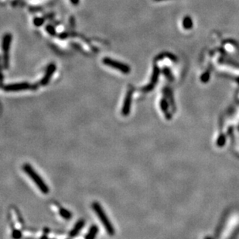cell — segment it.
I'll return each instance as SVG.
<instances>
[{
    "mask_svg": "<svg viewBox=\"0 0 239 239\" xmlns=\"http://www.w3.org/2000/svg\"><path fill=\"white\" fill-rule=\"evenodd\" d=\"M23 170L29 175V178L33 179L34 183L37 186L39 190H40L43 193L47 194V193H49V188H48L47 184L44 182V181L43 180L42 178L35 172L33 168L30 165H29V164H24L23 166Z\"/></svg>",
    "mask_w": 239,
    "mask_h": 239,
    "instance_id": "1",
    "label": "cell"
},
{
    "mask_svg": "<svg viewBox=\"0 0 239 239\" xmlns=\"http://www.w3.org/2000/svg\"><path fill=\"white\" fill-rule=\"evenodd\" d=\"M60 216H62L66 220H69L72 216V214H70V211L65 210V209H63V208H60Z\"/></svg>",
    "mask_w": 239,
    "mask_h": 239,
    "instance_id": "11",
    "label": "cell"
},
{
    "mask_svg": "<svg viewBox=\"0 0 239 239\" xmlns=\"http://www.w3.org/2000/svg\"><path fill=\"white\" fill-rule=\"evenodd\" d=\"M205 239H212V238H211V237H207Z\"/></svg>",
    "mask_w": 239,
    "mask_h": 239,
    "instance_id": "21",
    "label": "cell"
},
{
    "mask_svg": "<svg viewBox=\"0 0 239 239\" xmlns=\"http://www.w3.org/2000/svg\"><path fill=\"white\" fill-rule=\"evenodd\" d=\"M159 74V68H158L156 65H154V68H153V76H152V78H151V83L148 84V85H146L145 87H143V88H142V91H143V92H150L151 90H153V88H154V86H155V85H156V82H157V80H158Z\"/></svg>",
    "mask_w": 239,
    "mask_h": 239,
    "instance_id": "8",
    "label": "cell"
},
{
    "mask_svg": "<svg viewBox=\"0 0 239 239\" xmlns=\"http://www.w3.org/2000/svg\"><path fill=\"white\" fill-rule=\"evenodd\" d=\"M92 208L93 210H94V212L96 213V214L98 215V218L100 219L101 222L102 223L103 226L104 227L108 234L109 235H114V228H113L112 223L110 222V221H109L107 215L105 214L104 211L103 210L102 208H101L100 203H97V202H94V203H92Z\"/></svg>",
    "mask_w": 239,
    "mask_h": 239,
    "instance_id": "2",
    "label": "cell"
},
{
    "mask_svg": "<svg viewBox=\"0 0 239 239\" xmlns=\"http://www.w3.org/2000/svg\"><path fill=\"white\" fill-rule=\"evenodd\" d=\"M57 69V66H56L55 64L52 63V64L49 65L48 67H47V70H46L45 72V76L43 77V79L40 81L39 84L41 85H47V84L49 83L50 81H51V78H52V76L54 75V72Z\"/></svg>",
    "mask_w": 239,
    "mask_h": 239,
    "instance_id": "7",
    "label": "cell"
},
{
    "mask_svg": "<svg viewBox=\"0 0 239 239\" xmlns=\"http://www.w3.org/2000/svg\"><path fill=\"white\" fill-rule=\"evenodd\" d=\"M85 220H80V221L77 223L76 225H75L74 228L73 229H72V231H70V237H74V236H76L77 234L79 233V231L82 229V228H83L84 225H85Z\"/></svg>",
    "mask_w": 239,
    "mask_h": 239,
    "instance_id": "9",
    "label": "cell"
},
{
    "mask_svg": "<svg viewBox=\"0 0 239 239\" xmlns=\"http://www.w3.org/2000/svg\"><path fill=\"white\" fill-rule=\"evenodd\" d=\"M98 232V227H97L96 225H93V226L90 228L88 234L85 236V239H94L95 238V237H96Z\"/></svg>",
    "mask_w": 239,
    "mask_h": 239,
    "instance_id": "10",
    "label": "cell"
},
{
    "mask_svg": "<svg viewBox=\"0 0 239 239\" xmlns=\"http://www.w3.org/2000/svg\"><path fill=\"white\" fill-rule=\"evenodd\" d=\"M12 237L13 239H20L22 237V233L20 230H14L12 234Z\"/></svg>",
    "mask_w": 239,
    "mask_h": 239,
    "instance_id": "14",
    "label": "cell"
},
{
    "mask_svg": "<svg viewBox=\"0 0 239 239\" xmlns=\"http://www.w3.org/2000/svg\"><path fill=\"white\" fill-rule=\"evenodd\" d=\"M135 88L133 87H129L127 93L125 95V100H124L123 107L122 108V115L124 116H127L130 113L131 111V106H132V96H133V92Z\"/></svg>",
    "mask_w": 239,
    "mask_h": 239,
    "instance_id": "6",
    "label": "cell"
},
{
    "mask_svg": "<svg viewBox=\"0 0 239 239\" xmlns=\"http://www.w3.org/2000/svg\"><path fill=\"white\" fill-rule=\"evenodd\" d=\"M2 89L6 92H18V91L27 90V89H36L38 88L37 84H31L28 82H20V83H13L7 84V85L2 86Z\"/></svg>",
    "mask_w": 239,
    "mask_h": 239,
    "instance_id": "3",
    "label": "cell"
},
{
    "mask_svg": "<svg viewBox=\"0 0 239 239\" xmlns=\"http://www.w3.org/2000/svg\"><path fill=\"white\" fill-rule=\"evenodd\" d=\"M46 30L47 31V33H49L51 36H56L57 35V33H56V29H55V27H54L53 25L51 24H47V26H46Z\"/></svg>",
    "mask_w": 239,
    "mask_h": 239,
    "instance_id": "12",
    "label": "cell"
},
{
    "mask_svg": "<svg viewBox=\"0 0 239 239\" xmlns=\"http://www.w3.org/2000/svg\"><path fill=\"white\" fill-rule=\"evenodd\" d=\"M156 2H160V1H163V0H154Z\"/></svg>",
    "mask_w": 239,
    "mask_h": 239,
    "instance_id": "20",
    "label": "cell"
},
{
    "mask_svg": "<svg viewBox=\"0 0 239 239\" xmlns=\"http://www.w3.org/2000/svg\"><path fill=\"white\" fill-rule=\"evenodd\" d=\"M45 22V19L44 17H35L33 19V24L36 26H41Z\"/></svg>",
    "mask_w": 239,
    "mask_h": 239,
    "instance_id": "13",
    "label": "cell"
},
{
    "mask_svg": "<svg viewBox=\"0 0 239 239\" xmlns=\"http://www.w3.org/2000/svg\"><path fill=\"white\" fill-rule=\"evenodd\" d=\"M70 2H71V3L74 6L78 5L80 2V0H70Z\"/></svg>",
    "mask_w": 239,
    "mask_h": 239,
    "instance_id": "18",
    "label": "cell"
},
{
    "mask_svg": "<svg viewBox=\"0 0 239 239\" xmlns=\"http://www.w3.org/2000/svg\"><path fill=\"white\" fill-rule=\"evenodd\" d=\"M161 108L162 110H163V112H165V113H166V112H167V110H168V104L167 103H166V101L165 100H163L161 101Z\"/></svg>",
    "mask_w": 239,
    "mask_h": 239,
    "instance_id": "16",
    "label": "cell"
},
{
    "mask_svg": "<svg viewBox=\"0 0 239 239\" xmlns=\"http://www.w3.org/2000/svg\"><path fill=\"white\" fill-rule=\"evenodd\" d=\"M12 41V35L10 33H6L2 38V48L3 51V67L5 69L9 68V51L10 48V44Z\"/></svg>",
    "mask_w": 239,
    "mask_h": 239,
    "instance_id": "5",
    "label": "cell"
},
{
    "mask_svg": "<svg viewBox=\"0 0 239 239\" xmlns=\"http://www.w3.org/2000/svg\"><path fill=\"white\" fill-rule=\"evenodd\" d=\"M238 233H239V231H236L235 232H234V234H233L232 235H231V237H230L229 239H236V237H237V234H238Z\"/></svg>",
    "mask_w": 239,
    "mask_h": 239,
    "instance_id": "17",
    "label": "cell"
},
{
    "mask_svg": "<svg viewBox=\"0 0 239 239\" xmlns=\"http://www.w3.org/2000/svg\"><path fill=\"white\" fill-rule=\"evenodd\" d=\"M192 25L191 23V20L190 19V17H185L184 20V26L185 28H190Z\"/></svg>",
    "mask_w": 239,
    "mask_h": 239,
    "instance_id": "15",
    "label": "cell"
},
{
    "mask_svg": "<svg viewBox=\"0 0 239 239\" xmlns=\"http://www.w3.org/2000/svg\"><path fill=\"white\" fill-rule=\"evenodd\" d=\"M102 62L105 65L108 66L110 68H113V69L121 72L122 73L129 74L131 72V68L128 65L121 62V61H116V60L112 59L110 57H106L103 58Z\"/></svg>",
    "mask_w": 239,
    "mask_h": 239,
    "instance_id": "4",
    "label": "cell"
},
{
    "mask_svg": "<svg viewBox=\"0 0 239 239\" xmlns=\"http://www.w3.org/2000/svg\"><path fill=\"white\" fill-rule=\"evenodd\" d=\"M67 33H61L60 35H59V37H60V39H65V38L67 37Z\"/></svg>",
    "mask_w": 239,
    "mask_h": 239,
    "instance_id": "19",
    "label": "cell"
}]
</instances>
